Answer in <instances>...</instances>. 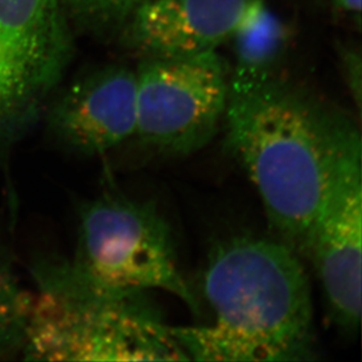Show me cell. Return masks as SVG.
Segmentation results:
<instances>
[{"mask_svg": "<svg viewBox=\"0 0 362 362\" xmlns=\"http://www.w3.org/2000/svg\"><path fill=\"white\" fill-rule=\"evenodd\" d=\"M344 71H345L346 81L349 85V90L352 93L353 100L356 105V110L361 113L362 98V76L361 58L354 48L345 49L342 54Z\"/></svg>", "mask_w": 362, "mask_h": 362, "instance_id": "obj_13", "label": "cell"}, {"mask_svg": "<svg viewBox=\"0 0 362 362\" xmlns=\"http://www.w3.org/2000/svg\"><path fill=\"white\" fill-rule=\"evenodd\" d=\"M287 28L269 11L231 40L233 64L229 69V94H240L276 79L287 47Z\"/></svg>", "mask_w": 362, "mask_h": 362, "instance_id": "obj_10", "label": "cell"}, {"mask_svg": "<svg viewBox=\"0 0 362 362\" xmlns=\"http://www.w3.org/2000/svg\"><path fill=\"white\" fill-rule=\"evenodd\" d=\"M270 11L264 0H146L127 23L146 57L217 51Z\"/></svg>", "mask_w": 362, "mask_h": 362, "instance_id": "obj_8", "label": "cell"}, {"mask_svg": "<svg viewBox=\"0 0 362 362\" xmlns=\"http://www.w3.org/2000/svg\"><path fill=\"white\" fill-rule=\"evenodd\" d=\"M38 286L86 297H120L160 290L199 313V301L178 267L171 230L151 202L103 194L79 211L69 259L35 269Z\"/></svg>", "mask_w": 362, "mask_h": 362, "instance_id": "obj_3", "label": "cell"}, {"mask_svg": "<svg viewBox=\"0 0 362 362\" xmlns=\"http://www.w3.org/2000/svg\"><path fill=\"white\" fill-rule=\"evenodd\" d=\"M32 300L16 276L6 252L0 247V356L21 349Z\"/></svg>", "mask_w": 362, "mask_h": 362, "instance_id": "obj_11", "label": "cell"}, {"mask_svg": "<svg viewBox=\"0 0 362 362\" xmlns=\"http://www.w3.org/2000/svg\"><path fill=\"white\" fill-rule=\"evenodd\" d=\"M297 253L250 236L216 245L202 284L210 322L171 326L189 361L315 359L311 286Z\"/></svg>", "mask_w": 362, "mask_h": 362, "instance_id": "obj_1", "label": "cell"}, {"mask_svg": "<svg viewBox=\"0 0 362 362\" xmlns=\"http://www.w3.org/2000/svg\"><path fill=\"white\" fill-rule=\"evenodd\" d=\"M340 117L278 79L228 95L226 147L255 185L279 240L304 255Z\"/></svg>", "mask_w": 362, "mask_h": 362, "instance_id": "obj_2", "label": "cell"}, {"mask_svg": "<svg viewBox=\"0 0 362 362\" xmlns=\"http://www.w3.org/2000/svg\"><path fill=\"white\" fill-rule=\"evenodd\" d=\"M136 72L108 66L71 86L52 107L55 140L81 156H99L136 135Z\"/></svg>", "mask_w": 362, "mask_h": 362, "instance_id": "obj_9", "label": "cell"}, {"mask_svg": "<svg viewBox=\"0 0 362 362\" xmlns=\"http://www.w3.org/2000/svg\"><path fill=\"white\" fill-rule=\"evenodd\" d=\"M362 144L341 115L327 185L312 224L306 252L315 263L332 320L354 334L361 320Z\"/></svg>", "mask_w": 362, "mask_h": 362, "instance_id": "obj_6", "label": "cell"}, {"mask_svg": "<svg viewBox=\"0 0 362 362\" xmlns=\"http://www.w3.org/2000/svg\"><path fill=\"white\" fill-rule=\"evenodd\" d=\"M335 5L356 19V24H360L361 19V0H334Z\"/></svg>", "mask_w": 362, "mask_h": 362, "instance_id": "obj_14", "label": "cell"}, {"mask_svg": "<svg viewBox=\"0 0 362 362\" xmlns=\"http://www.w3.org/2000/svg\"><path fill=\"white\" fill-rule=\"evenodd\" d=\"M25 332V359L189 361L147 292L86 297L38 287Z\"/></svg>", "mask_w": 362, "mask_h": 362, "instance_id": "obj_4", "label": "cell"}, {"mask_svg": "<svg viewBox=\"0 0 362 362\" xmlns=\"http://www.w3.org/2000/svg\"><path fill=\"white\" fill-rule=\"evenodd\" d=\"M146 0H59L67 19L94 30L126 25Z\"/></svg>", "mask_w": 362, "mask_h": 362, "instance_id": "obj_12", "label": "cell"}, {"mask_svg": "<svg viewBox=\"0 0 362 362\" xmlns=\"http://www.w3.org/2000/svg\"><path fill=\"white\" fill-rule=\"evenodd\" d=\"M69 52L59 0H0V151L38 117Z\"/></svg>", "mask_w": 362, "mask_h": 362, "instance_id": "obj_7", "label": "cell"}, {"mask_svg": "<svg viewBox=\"0 0 362 362\" xmlns=\"http://www.w3.org/2000/svg\"><path fill=\"white\" fill-rule=\"evenodd\" d=\"M135 72V136L180 155L199 151L214 139L229 95V66L217 51L146 57Z\"/></svg>", "mask_w": 362, "mask_h": 362, "instance_id": "obj_5", "label": "cell"}]
</instances>
